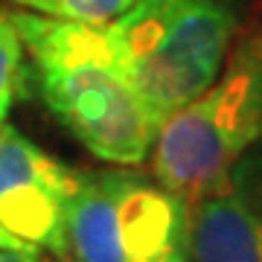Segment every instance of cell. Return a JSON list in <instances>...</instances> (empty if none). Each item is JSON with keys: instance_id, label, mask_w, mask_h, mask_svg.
<instances>
[{"instance_id": "6da1fadb", "label": "cell", "mask_w": 262, "mask_h": 262, "mask_svg": "<svg viewBox=\"0 0 262 262\" xmlns=\"http://www.w3.org/2000/svg\"><path fill=\"white\" fill-rule=\"evenodd\" d=\"M15 24L56 120L102 163H146L160 122L122 73L102 29L35 12L15 15Z\"/></svg>"}, {"instance_id": "7a4b0ae2", "label": "cell", "mask_w": 262, "mask_h": 262, "mask_svg": "<svg viewBox=\"0 0 262 262\" xmlns=\"http://www.w3.org/2000/svg\"><path fill=\"white\" fill-rule=\"evenodd\" d=\"M245 0H131L105 27L122 73L163 125L222 70L242 32Z\"/></svg>"}, {"instance_id": "3957f363", "label": "cell", "mask_w": 262, "mask_h": 262, "mask_svg": "<svg viewBox=\"0 0 262 262\" xmlns=\"http://www.w3.org/2000/svg\"><path fill=\"white\" fill-rule=\"evenodd\" d=\"M262 143V27L239 32L222 70L172 111L151 149L160 187L192 204Z\"/></svg>"}, {"instance_id": "277c9868", "label": "cell", "mask_w": 262, "mask_h": 262, "mask_svg": "<svg viewBox=\"0 0 262 262\" xmlns=\"http://www.w3.org/2000/svg\"><path fill=\"white\" fill-rule=\"evenodd\" d=\"M184 245L187 204L155 175L111 163L108 169H76L64 256L76 262H169Z\"/></svg>"}, {"instance_id": "5b68a950", "label": "cell", "mask_w": 262, "mask_h": 262, "mask_svg": "<svg viewBox=\"0 0 262 262\" xmlns=\"http://www.w3.org/2000/svg\"><path fill=\"white\" fill-rule=\"evenodd\" d=\"M76 169L50 158L12 125H0V225L35 251L67 253Z\"/></svg>"}, {"instance_id": "8992f818", "label": "cell", "mask_w": 262, "mask_h": 262, "mask_svg": "<svg viewBox=\"0 0 262 262\" xmlns=\"http://www.w3.org/2000/svg\"><path fill=\"white\" fill-rule=\"evenodd\" d=\"M192 262H262V143L187 207Z\"/></svg>"}, {"instance_id": "52a82bcc", "label": "cell", "mask_w": 262, "mask_h": 262, "mask_svg": "<svg viewBox=\"0 0 262 262\" xmlns=\"http://www.w3.org/2000/svg\"><path fill=\"white\" fill-rule=\"evenodd\" d=\"M18 6H27L35 15L70 24H88V27L105 29L131 6V0H9Z\"/></svg>"}, {"instance_id": "ba28073f", "label": "cell", "mask_w": 262, "mask_h": 262, "mask_svg": "<svg viewBox=\"0 0 262 262\" xmlns=\"http://www.w3.org/2000/svg\"><path fill=\"white\" fill-rule=\"evenodd\" d=\"M24 38L18 32L15 15L0 9V125L6 122L12 105L24 88Z\"/></svg>"}, {"instance_id": "9c48e42d", "label": "cell", "mask_w": 262, "mask_h": 262, "mask_svg": "<svg viewBox=\"0 0 262 262\" xmlns=\"http://www.w3.org/2000/svg\"><path fill=\"white\" fill-rule=\"evenodd\" d=\"M0 251H32V253H38L35 248H29L27 242H20L18 236H12L3 225H0Z\"/></svg>"}, {"instance_id": "30bf717a", "label": "cell", "mask_w": 262, "mask_h": 262, "mask_svg": "<svg viewBox=\"0 0 262 262\" xmlns=\"http://www.w3.org/2000/svg\"><path fill=\"white\" fill-rule=\"evenodd\" d=\"M0 262H47V259L32 251H0Z\"/></svg>"}, {"instance_id": "8fae6325", "label": "cell", "mask_w": 262, "mask_h": 262, "mask_svg": "<svg viewBox=\"0 0 262 262\" xmlns=\"http://www.w3.org/2000/svg\"><path fill=\"white\" fill-rule=\"evenodd\" d=\"M169 262H192V256H189V248L184 245V248H178V251L169 256Z\"/></svg>"}, {"instance_id": "7c38bea8", "label": "cell", "mask_w": 262, "mask_h": 262, "mask_svg": "<svg viewBox=\"0 0 262 262\" xmlns=\"http://www.w3.org/2000/svg\"><path fill=\"white\" fill-rule=\"evenodd\" d=\"M58 262H76V259H70V256H64V259H58Z\"/></svg>"}]
</instances>
